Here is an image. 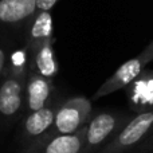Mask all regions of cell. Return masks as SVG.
<instances>
[{"mask_svg":"<svg viewBox=\"0 0 153 153\" xmlns=\"http://www.w3.org/2000/svg\"><path fill=\"white\" fill-rule=\"evenodd\" d=\"M141 55L146 59V62H148V63H151V62L153 61V42L143 51V53H141Z\"/></svg>","mask_w":153,"mask_h":153,"instance_id":"cell-14","label":"cell"},{"mask_svg":"<svg viewBox=\"0 0 153 153\" xmlns=\"http://www.w3.org/2000/svg\"><path fill=\"white\" fill-rule=\"evenodd\" d=\"M148 65L146 59L143 55H137L134 58L126 61L125 63H122L116 71L113 73V75H110L93 94L91 101H97L102 97H106L109 94L118 91L121 89L130 86L136 79L138 78V75L144 71L145 66Z\"/></svg>","mask_w":153,"mask_h":153,"instance_id":"cell-4","label":"cell"},{"mask_svg":"<svg viewBox=\"0 0 153 153\" xmlns=\"http://www.w3.org/2000/svg\"><path fill=\"white\" fill-rule=\"evenodd\" d=\"M85 126L71 134H55L45 146L43 153H82L86 132Z\"/></svg>","mask_w":153,"mask_h":153,"instance_id":"cell-5","label":"cell"},{"mask_svg":"<svg viewBox=\"0 0 153 153\" xmlns=\"http://www.w3.org/2000/svg\"><path fill=\"white\" fill-rule=\"evenodd\" d=\"M22 86L16 79H7L0 87V111L10 116L18 111L22 105Z\"/></svg>","mask_w":153,"mask_h":153,"instance_id":"cell-7","label":"cell"},{"mask_svg":"<svg viewBox=\"0 0 153 153\" xmlns=\"http://www.w3.org/2000/svg\"><path fill=\"white\" fill-rule=\"evenodd\" d=\"M4 61H5L4 53L0 50V74H1V70H3V67H4Z\"/></svg>","mask_w":153,"mask_h":153,"instance_id":"cell-15","label":"cell"},{"mask_svg":"<svg viewBox=\"0 0 153 153\" xmlns=\"http://www.w3.org/2000/svg\"><path fill=\"white\" fill-rule=\"evenodd\" d=\"M132 153H153V133Z\"/></svg>","mask_w":153,"mask_h":153,"instance_id":"cell-12","label":"cell"},{"mask_svg":"<svg viewBox=\"0 0 153 153\" xmlns=\"http://www.w3.org/2000/svg\"><path fill=\"white\" fill-rule=\"evenodd\" d=\"M132 118L118 111H101L89 120L85 132V146L82 153H97L106 145L122 126Z\"/></svg>","mask_w":153,"mask_h":153,"instance_id":"cell-2","label":"cell"},{"mask_svg":"<svg viewBox=\"0 0 153 153\" xmlns=\"http://www.w3.org/2000/svg\"><path fill=\"white\" fill-rule=\"evenodd\" d=\"M58 0H36V10L40 11H50Z\"/></svg>","mask_w":153,"mask_h":153,"instance_id":"cell-13","label":"cell"},{"mask_svg":"<svg viewBox=\"0 0 153 153\" xmlns=\"http://www.w3.org/2000/svg\"><path fill=\"white\" fill-rule=\"evenodd\" d=\"M153 133V108L140 111L97 153H132Z\"/></svg>","mask_w":153,"mask_h":153,"instance_id":"cell-1","label":"cell"},{"mask_svg":"<svg viewBox=\"0 0 153 153\" xmlns=\"http://www.w3.org/2000/svg\"><path fill=\"white\" fill-rule=\"evenodd\" d=\"M55 113L51 108H45L35 110L31 116H28L26 121V130L30 136H40L48 130L54 125V118H55Z\"/></svg>","mask_w":153,"mask_h":153,"instance_id":"cell-9","label":"cell"},{"mask_svg":"<svg viewBox=\"0 0 153 153\" xmlns=\"http://www.w3.org/2000/svg\"><path fill=\"white\" fill-rule=\"evenodd\" d=\"M53 34V18L48 11H40L31 28V36L35 40L48 42Z\"/></svg>","mask_w":153,"mask_h":153,"instance_id":"cell-11","label":"cell"},{"mask_svg":"<svg viewBox=\"0 0 153 153\" xmlns=\"http://www.w3.org/2000/svg\"><path fill=\"white\" fill-rule=\"evenodd\" d=\"M91 102V100L85 97L67 100L55 113L54 129L56 134H71L82 129L93 114Z\"/></svg>","mask_w":153,"mask_h":153,"instance_id":"cell-3","label":"cell"},{"mask_svg":"<svg viewBox=\"0 0 153 153\" xmlns=\"http://www.w3.org/2000/svg\"><path fill=\"white\" fill-rule=\"evenodd\" d=\"M36 69L39 74L45 78H53L58 71V65H56L55 56H54V51L51 47L50 42L42 43L36 54Z\"/></svg>","mask_w":153,"mask_h":153,"instance_id":"cell-10","label":"cell"},{"mask_svg":"<svg viewBox=\"0 0 153 153\" xmlns=\"http://www.w3.org/2000/svg\"><path fill=\"white\" fill-rule=\"evenodd\" d=\"M36 10V0H0V20L4 23H18Z\"/></svg>","mask_w":153,"mask_h":153,"instance_id":"cell-6","label":"cell"},{"mask_svg":"<svg viewBox=\"0 0 153 153\" xmlns=\"http://www.w3.org/2000/svg\"><path fill=\"white\" fill-rule=\"evenodd\" d=\"M51 93V85L45 76H34L28 83V108L32 111L45 108Z\"/></svg>","mask_w":153,"mask_h":153,"instance_id":"cell-8","label":"cell"}]
</instances>
